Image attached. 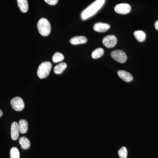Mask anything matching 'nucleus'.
Segmentation results:
<instances>
[{"instance_id": "f257e3e1", "label": "nucleus", "mask_w": 158, "mask_h": 158, "mask_svg": "<svg viewBox=\"0 0 158 158\" xmlns=\"http://www.w3.org/2000/svg\"><path fill=\"white\" fill-rule=\"evenodd\" d=\"M105 0H96L87 9L82 11L81 17L83 20H86L94 15L104 4Z\"/></svg>"}, {"instance_id": "f03ea898", "label": "nucleus", "mask_w": 158, "mask_h": 158, "mask_svg": "<svg viewBox=\"0 0 158 158\" xmlns=\"http://www.w3.org/2000/svg\"><path fill=\"white\" fill-rule=\"evenodd\" d=\"M37 27L40 34L43 36L46 37L50 34L51 24L46 19L44 18L40 19L37 23Z\"/></svg>"}, {"instance_id": "7ed1b4c3", "label": "nucleus", "mask_w": 158, "mask_h": 158, "mask_svg": "<svg viewBox=\"0 0 158 158\" xmlns=\"http://www.w3.org/2000/svg\"><path fill=\"white\" fill-rule=\"evenodd\" d=\"M52 63L49 62H42L38 67L37 74L40 78L44 79L49 74L52 69Z\"/></svg>"}, {"instance_id": "20e7f679", "label": "nucleus", "mask_w": 158, "mask_h": 158, "mask_svg": "<svg viewBox=\"0 0 158 158\" xmlns=\"http://www.w3.org/2000/svg\"><path fill=\"white\" fill-rule=\"evenodd\" d=\"M111 56L115 61L119 63H124L127 60L126 54L122 51L117 50L113 51L111 53Z\"/></svg>"}, {"instance_id": "39448f33", "label": "nucleus", "mask_w": 158, "mask_h": 158, "mask_svg": "<svg viewBox=\"0 0 158 158\" xmlns=\"http://www.w3.org/2000/svg\"><path fill=\"white\" fill-rule=\"evenodd\" d=\"M11 105L12 108L16 111H22L25 107L23 101L19 97L12 98L11 101Z\"/></svg>"}, {"instance_id": "423d86ee", "label": "nucleus", "mask_w": 158, "mask_h": 158, "mask_svg": "<svg viewBox=\"0 0 158 158\" xmlns=\"http://www.w3.org/2000/svg\"><path fill=\"white\" fill-rule=\"evenodd\" d=\"M117 38L114 35H110L106 36L103 39V44L108 48L114 47L117 44Z\"/></svg>"}, {"instance_id": "0eeeda50", "label": "nucleus", "mask_w": 158, "mask_h": 158, "mask_svg": "<svg viewBox=\"0 0 158 158\" xmlns=\"http://www.w3.org/2000/svg\"><path fill=\"white\" fill-rule=\"evenodd\" d=\"M114 10L118 14H127L131 11V7L129 4L122 3L116 5Z\"/></svg>"}, {"instance_id": "6e6552de", "label": "nucleus", "mask_w": 158, "mask_h": 158, "mask_svg": "<svg viewBox=\"0 0 158 158\" xmlns=\"http://www.w3.org/2000/svg\"><path fill=\"white\" fill-rule=\"evenodd\" d=\"M19 126L18 123L16 122L12 123L11 125V139L13 140H17L19 136Z\"/></svg>"}, {"instance_id": "1a4fd4ad", "label": "nucleus", "mask_w": 158, "mask_h": 158, "mask_svg": "<svg viewBox=\"0 0 158 158\" xmlns=\"http://www.w3.org/2000/svg\"><path fill=\"white\" fill-rule=\"evenodd\" d=\"M110 28V25L104 23H98L94 26V30L100 33H103L107 31Z\"/></svg>"}, {"instance_id": "9d476101", "label": "nucleus", "mask_w": 158, "mask_h": 158, "mask_svg": "<svg viewBox=\"0 0 158 158\" xmlns=\"http://www.w3.org/2000/svg\"><path fill=\"white\" fill-rule=\"evenodd\" d=\"M118 77L126 82L132 81L133 80L132 75L129 73L125 70H119L117 72Z\"/></svg>"}, {"instance_id": "9b49d317", "label": "nucleus", "mask_w": 158, "mask_h": 158, "mask_svg": "<svg viewBox=\"0 0 158 158\" xmlns=\"http://www.w3.org/2000/svg\"><path fill=\"white\" fill-rule=\"evenodd\" d=\"M88 41L87 37L85 36H76L73 37L70 40V43L73 45L77 44H84Z\"/></svg>"}, {"instance_id": "f8f14e48", "label": "nucleus", "mask_w": 158, "mask_h": 158, "mask_svg": "<svg viewBox=\"0 0 158 158\" xmlns=\"http://www.w3.org/2000/svg\"><path fill=\"white\" fill-rule=\"evenodd\" d=\"M18 124L20 133L22 134L27 133L28 130V123L27 121L25 119H20Z\"/></svg>"}, {"instance_id": "ddd939ff", "label": "nucleus", "mask_w": 158, "mask_h": 158, "mask_svg": "<svg viewBox=\"0 0 158 158\" xmlns=\"http://www.w3.org/2000/svg\"><path fill=\"white\" fill-rule=\"evenodd\" d=\"M19 8L23 13H26L28 10V3L27 0H17Z\"/></svg>"}, {"instance_id": "4468645a", "label": "nucleus", "mask_w": 158, "mask_h": 158, "mask_svg": "<svg viewBox=\"0 0 158 158\" xmlns=\"http://www.w3.org/2000/svg\"><path fill=\"white\" fill-rule=\"evenodd\" d=\"M19 143L23 149H29L31 146V143L27 138L26 137H21L19 139Z\"/></svg>"}, {"instance_id": "2eb2a0df", "label": "nucleus", "mask_w": 158, "mask_h": 158, "mask_svg": "<svg viewBox=\"0 0 158 158\" xmlns=\"http://www.w3.org/2000/svg\"><path fill=\"white\" fill-rule=\"evenodd\" d=\"M67 67V64L65 62H62L56 65L54 68V71L57 74H60L64 71Z\"/></svg>"}, {"instance_id": "dca6fc26", "label": "nucleus", "mask_w": 158, "mask_h": 158, "mask_svg": "<svg viewBox=\"0 0 158 158\" xmlns=\"http://www.w3.org/2000/svg\"><path fill=\"white\" fill-rule=\"evenodd\" d=\"M134 36L139 42H143L146 38V34L141 31H137L134 32Z\"/></svg>"}, {"instance_id": "f3484780", "label": "nucleus", "mask_w": 158, "mask_h": 158, "mask_svg": "<svg viewBox=\"0 0 158 158\" xmlns=\"http://www.w3.org/2000/svg\"><path fill=\"white\" fill-rule=\"evenodd\" d=\"M104 52V51L102 48H98L93 51L91 56L94 59H98L103 55Z\"/></svg>"}, {"instance_id": "a211bd4d", "label": "nucleus", "mask_w": 158, "mask_h": 158, "mask_svg": "<svg viewBox=\"0 0 158 158\" xmlns=\"http://www.w3.org/2000/svg\"><path fill=\"white\" fill-rule=\"evenodd\" d=\"M64 58V56L62 53L57 52L54 54L52 57V61L55 63H57L62 61Z\"/></svg>"}, {"instance_id": "6ab92c4d", "label": "nucleus", "mask_w": 158, "mask_h": 158, "mask_svg": "<svg viewBox=\"0 0 158 158\" xmlns=\"http://www.w3.org/2000/svg\"><path fill=\"white\" fill-rule=\"evenodd\" d=\"M10 158H20L19 151L17 148L13 147L10 150Z\"/></svg>"}, {"instance_id": "aec40b11", "label": "nucleus", "mask_w": 158, "mask_h": 158, "mask_svg": "<svg viewBox=\"0 0 158 158\" xmlns=\"http://www.w3.org/2000/svg\"><path fill=\"white\" fill-rule=\"evenodd\" d=\"M118 155L120 158H127V150L125 147H122L118 150Z\"/></svg>"}, {"instance_id": "412c9836", "label": "nucleus", "mask_w": 158, "mask_h": 158, "mask_svg": "<svg viewBox=\"0 0 158 158\" xmlns=\"http://www.w3.org/2000/svg\"><path fill=\"white\" fill-rule=\"evenodd\" d=\"M59 0H44L45 2L51 6H55L56 5Z\"/></svg>"}, {"instance_id": "4be33fe9", "label": "nucleus", "mask_w": 158, "mask_h": 158, "mask_svg": "<svg viewBox=\"0 0 158 158\" xmlns=\"http://www.w3.org/2000/svg\"><path fill=\"white\" fill-rule=\"evenodd\" d=\"M155 27L156 29L158 31V20L155 23Z\"/></svg>"}, {"instance_id": "5701e85b", "label": "nucleus", "mask_w": 158, "mask_h": 158, "mask_svg": "<svg viewBox=\"0 0 158 158\" xmlns=\"http://www.w3.org/2000/svg\"><path fill=\"white\" fill-rule=\"evenodd\" d=\"M3 115V112L2 110H0V118L2 117Z\"/></svg>"}]
</instances>
